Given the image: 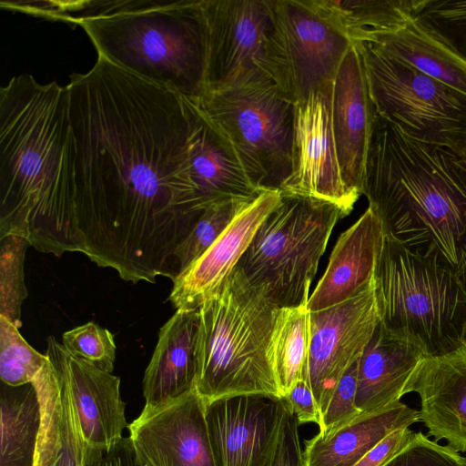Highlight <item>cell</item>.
<instances>
[{
  "label": "cell",
  "instance_id": "1",
  "mask_svg": "<svg viewBox=\"0 0 466 466\" xmlns=\"http://www.w3.org/2000/svg\"><path fill=\"white\" fill-rule=\"evenodd\" d=\"M66 86L84 255L126 281H173L174 253L205 210L190 176L193 102L101 56Z\"/></svg>",
  "mask_w": 466,
  "mask_h": 466
},
{
  "label": "cell",
  "instance_id": "2",
  "mask_svg": "<svg viewBox=\"0 0 466 466\" xmlns=\"http://www.w3.org/2000/svg\"><path fill=\"white\" fill-rule=\"evenodd\" d=\"M85 254L76 203V142L67 86L15 76L0 90V238Z\"/></svg>",
  "mask_w": 466,
  "mask_h": 466
},
{
  "label": "cell",
  "instance_id": "3",
  "mask_svg": "<svg viewBox=\"0 0 466 466\" xmlns=\"http://www.w3.org/2000/svg\"><path fill=\"white\" fill-rule=\"evenodd\" d=\"M453 155L404 135L375 111L362 195L386 236L441 258L466 289V172Z\"/></svg>",
  "mask_w": 466,
  "mask_h": 466
},
{
  "label": "cell",
  "instance_id": "4",
  "mask_svg": "<svg viewBox=\"0 0 466 466\" xmlns=\"http://www.w3.org/2000/svg\"><path fill=\"white\" fill-rule=\"evenodd\" d=\"M56 20L81 26L115 65L189 100L204 92L200 0L61 2Z\"/></svg>",
  "mask_w": 466,
  "mask_h": 466
},
{
  "label": "cell",
  "instance_id": "5",
  "mask_svg": "<svg viewBox=\"0 0 466 466\" xmlns=\"http://www.w3.org/2000/svg\"><path fill=\"white\" fill-rule=\"evenodd\" d=\"M278 309L237 267L198 309L195 388L206 403L242 394L283 398L268 360Z\"/></svg>",
  "mask_w": 466,
  "mask_h": 466
},
{
  "label": "cell",
  "instance_id": "6",
  "mask_svg": "<svg viewBox=\"0 0 466 466\" xmlns=\"http://www.w3.org/2000/svg\"><path fill=\"white\" fill-rule=\"evenodd\" d=\"M374 278L386 327L417 335L430 355L466 343V289L441 258L424 257L385 236Z\"/></svg>",
  "mask_w": 466,
  "mask_h": 466
},
{
  "label": "cell",
  "instance_id": "7",
  "mask_svg": "<svg viewBox=\"0 0 466 466\" xmlns=\"http://www.w3.org/2000/svg\"><path fill=\"white\" fill-rule=\"evenodd\" d=\"M344 217L330 202L281 193L237 268L277 308L307 304L329 237Z\"/></svg>",
  "mask_w": 466,
  "mask_h": 466
},
{
  "label": "cell",
  "instance_id": "8",
  "mask_svg": "<svg viewBox=\"0 0 466 466\" xmlns=\"http://www.w3.org/2000/svg\"><path fill=\"white\" fill-rule=\"evenodd\" d=\"M195 101L232 144L254 185L279 190L291 170L295 104L268 73L253 69Z\"/></svg>",
  "mask_w": 466,
  "mask_h": 466
},
{
  "label": "cell",
  "instance_id": "9",
  "mask_svg": "<svg viewBox=\"0 0 466 466\" xmlns=\"http://www.w3.org/2000/svg\"><path fill=\"white\" fill-rule=\"evenodd\" d=\"M376 113L418 141L466 151V96L368 42L354 43Z\"/></svg>",
  "mask_w": 466,
  "mask_h": 466
},
{
  "label": "cell",
  "instance_id": "10",
  "mask_svg": "<svg viewBox=\"0 0 466 466\" xmlns=\"http://www.w3.org/2000/svg\"><path fill=\"white\" fill-rule=\"evenodd\" d=\"M264 70L292 103L329 89L350 41L304 0H271Z\"/></svg>",
  "mask_w": 466,
  "mask_h": 466
},
{
  "label": "cell",
  "instance_id": "11",
  "mask_svg": "<svg viewBox=\"0 0 466 466\" xmlns=\"http://www.w3.org/2000/svg\"><path fill=\"white\" fill-rule=\"evenodd\" d=\"M380 322L375 278L354 297L310 311L306 382L320 417L338 382L360 360Z\"/></svg>",
  "mask_w": 466,
  "mask_h": 466
},
{
  "label": "cell",
  "instance_id": "12",
  "mask_svg": "<svg viewBox=\"0 0 466 466\" xmlns=\"http://www.w3.org/2000/svg\"><path fill=\"white\" fill-rule=\"evenodd\" d=\"M200 8L206 47L204 92L225 86L253 69L264 70L271 0H200Z\"/></svg>",
  "mask_w": 466,
  "mask_h": 466
},
{
  "label": "cell",
  "instance_id": "13",
  "mask_svg": "<svg viewBox=\"0 0 466 466\" xmlns=\"http://www.w3.org/2000/svg\"><path fill=\"white\" fill-rule=\"evenodd\" d=\"M289 405L284 398L242 394L206 403L217 466H271Z\"/></svg>",
  "mask_w": 466,
  "mask_h": 466
},
{
  "label": "cell",
  "instance_id": "14",
  "mask_svg": "<svg viewBox=\"0 0 466 466\" xmlns=\"http://www.w3.org/2000/svg\"><path fill=\"white\" fill-rule=\"evenodd\" d=\"M330 91L313 93L295 104L291 170L282 194L330 202L348 216L357 198L341 177L330 118Z\"/></svg>",
  "mask_w": 466,
  "mask_h": 466
},
{
  "label": "cell",
  "instance_id": "15",
  "mask_svg": "<svg viewBox=\"0 0 466 466\" xmlns=\"http://www.w3.org/2000/svg\"><path fill=\"white\" fill-rule=\"evenodd\" d=\"M127 429L145 466H217L206 402L196 388L157 406L145 405Z\"/></svg>",
  "mask_w": 466,
  "mask_h": 466
},
{
  "label": "cell",
  "instance_id": "16",
  "mask_svg": "<svg viewBox=\"0 0 466 466\" xmlns=\"http://www.w3.org/2000/svg\"><path fill=\"white\" fill-rule=\"evenodd\" d=\"M374 114L363 58L352 44L332 82L330 118L341 177L357 199L362 195Z\"/></svg>",
  "mask_w": 466,
  "mask_h": 466
},
{
  "label": "cell",
  "instance_id": "17",
  "mask_svg": "<svg viewBox=\"0 0 466 466\" xmlns=\"http://www.w3.org/2000/svg\"><path fill=\"white\" fill-rule=\"evenodd\" d=\"M280 200L279 189L264 190L202 256L176 277L168 298L176 309L197 310L217 292L237 267L258 228Z\"/></svg>",
  "mask_w": 466,
  "mask_h": 466
},
{
  "label": "cell",
  "instance_id": "18",
  "mask_svg": "<svg viewBox=\"0 0 466 466\" xmlns=\"http://www.w3.org/2000/svg\"><path fill=\"white\" fill-rule=\"evenodd\" d=\"M46 354L67 381L86 439L109 451L124 438L123 431L128 426L120 378L72 355L54 336L46 340Z\"/></svg>",
  "mask_w": 466,
  "mask_h": 466
},
{
  "label": "cell",
  "instance_id": "19",
  "mask_svg": "<svg viewBox=\"0 0 466 466\" xmlns=\"http://www.w3.org/2000/svg\"><path fill=\"white\" fill-rule=\"evenodd\" d=\"M410 392L419 396L428 434L466 453V343L423 360L407 385L405 394Z\"/></svg>",
  "mask_w": 466,
  "mask_h": 466
},
{
  "label": "cell",
  "instance_id": "20",
  "mask_svg": "<svg viewBox=\"0 0 466 466\" xmlns=\"http://www.w3.org/2000/svg\"><path fill=\"white\" fill-rule=\"evenodd\" d=\"M32 384L41 410L33 466H95L106 450L86 439L67 381L58 366L48 358Z\"/></svg>",
  "mask_w": 466,
  "mask_h": 466
},
{
  "label": "cell",
  "instance_id": "21",
  "mask_svg": "<svg viewBox=\"0 0 466 466\" xmlns=\"http://www.w3.org/2000/svg\"><path fill=\"white\" fill-rule=\"evenodd\" d=\"M429 356L420 337L380 322L358 362L357 409L366 413L400 400L410 377Z\"/></svg>",
  "mask_w": 466,
  "mask_h": 466
},
{
  "label": "cell",
  "instance_id": "22",
  "mask_svg": "<svg viewBox=\"0 0 466 466\" xmlns=\"http://www.w3.org/2000/svg\"><path fill=\"white\" fill-rule=\"evenodd\" d=\"M385 236L380 217L369 206L337 239L327 268L309 298V311L341 303L364 289L374 278Z\"/></svg>",
  "mask_w": 466,
  "mask_h": 466
},
{
  "label": "cell",
  "instance_id": "23",
  "mask_svg": "<svg viewBox=\"0 0 466 466\" xmlns=\"http://www.w3.org/2000/svg\"><path fill=\"white\" fill-rule=\"evenodd\" d=\"M192 102L190 176L202 208L229 198L255 199L264 190L251 181L228 137Z\"/></svg>",
  "mask_w": 466,
  "mask_h": 466
},
{
  "label": "cell",
  "instance_id": "24",
  "mask_svg": "<svg viewBox=\"0 0 466 466\" xmlns=\"http://www.w3.org/2000/svg\"><path fill=\"white\" fill-rule=\"evenodd\" d=\"M198 328V309H177L160 328L144 374L145 405L157 406L195 388Z\"/></svg>",
  "mask_w": 466,
  "mask_h": 466
},
{
  "label": "cell",
  "instance_id": "25",
  "mask_svg": "<svg viewBox=\"0 0 466 466\" xmlns=\"http://www.w3.org/2000/svg\"><path fill=\"white\" fill-rule=\"evenodd\" d=\"M419 421V410L400 400L360 413L327 435L305 440V465L354 466L388 434Z\"/></svg>",
  "mask_w": 466,
  "mask_h": 466
},
{
  "label": "cell",
  "instance_id": "26",
  "mask_svg": "<svg viewBox=\"0 0 466 466\" xmlns=\"http://www.w3.org/2000/svg\"><path fill=\"white\" fill-rule=\"evenodd\" d=\"M368 43L466 96V58L419 17Z\"/></svg>",
  "mask_w": 466,
  "mask_h": 466
},
{
  "label": "cell",
  "instance_id": "27",
  "mask_svg": "<svg viewBox=\"0 0 466 466\" xmlns=\"http://www.w3.org/2000/svg\"><path fill=\"white\" fill-rule=\"evenodd\" d=\"M351 44L370 42L414 16L418 0H304Z\"/></svg>",
  "mask_w": 466,
  "mask_h": 466
},
{
  "label": "cell",
  "instance_id": "28",
  "mask_svg": "<svg viewBox=\"0 0 466 466\" xmlns=\"http://www.w3.org/2000/svg\"><path fill=\"white\" fill-rule=\"evenodd\" d=\"M0 466H33L41 422L40 402L32 383H3Z\"/></svg>",
  "mask_w": 466,
  "mask_h": 466
},
{
  "label": "cell",
  "instance_id": "29",
  "mask_svg": "<svg viewBox=\"0 0 466 466\" xmlns=\"http://www.w3.org/2000/svg\"><path fill=\"white\" fill-rule=\"evenodd\" d=\"M309 331L307 304L278 309L268 360L283 398L299 381L307 380Z\"/></svg>",
  "mask_w": 466,
  "mask_h": 466
},
{
  "label": "cell",
  "instance_id": "30",
  "mask_svg": "<svg viewBox=\"0 0 466 466\" xmlns=\"http://www.w3.org/2000/svg\"><path fill=\"white\" fill-rule=\"evenodd\" d=\"M254 199L229 198L208 207L174 253L178 274L202 256Z\"/></svg>",
  "mask_w": 466,
  "mask_h": 466
},
{
  "label": "cell",
  "instance_id": "31",
  "mask_svg": "<svg viewBox=\"0 0 466 466\" xmlns=\"http://www.w3.org/2000/svg\"><path fill=\"white\" fill-rule=\"evenodd\" d=\"M29 246L25 238L18 236L0 238V317L18 329L22 327V305L28 295L24 263Z\"/></svg>",
  "mask_w": 466,
  "mask_h": 466
},
{
  "label": "cell",
  "instance_id": "32",
  "mask_svg": "<svg viewBox=\"0 0 466 466\" xmlns=\"http://www.w3.org/2000/svg\"><path fill=\"white\" fill-rule=\"evenodd\" d=\"M47 360L46 354L28 344L17 327L0 317V377L4 384L20 387L32 383Z\"/></svg>",
  "mask_w": 466,
  "mask_h": 466
},
{
  "label": "cell",
  "instance_id": "33",
  "mask_svg": "<svg viewBox=\"0 0 466 466\" xmlns=\"http://www.w3.org/2000/svg\"><path fill=\"white\" fill-rule=\"evenodd\" d=\"M414 15L466 58V0H418Z\"/></svg>",
  "mask_w": 466,
  "mask_h": 466
},
{
  "label": "cell",
  "instance_id": "34",
  "mask_svg": "<svg viewBox=\"0 0 466 466\" xmlns=\"http://www.w3.org/2000/svg\"><path fill=\"white\" fill-rule=\"evenodd\" d=\"M61 343L72 355L112 373L116 346L115 336L108 329L89 321L64 332Z\"/></svg>",
  "mask_w": 466,
  "mask_h": 466
},
{
  "label": "cell",
  "instance_id": "35",
  "mask_svg": "<svg viewBox=\"0 0 466 466\" xmlns=\"http://www.w3.org/2000/svg\"><path fill=\"white\" fill-rule=\"evenodd\" d=\"M466 458L449 445L439 444L421 432L383 466H464Z\"/></svg>",
  "mask_w": 466,
  "mask_h": 466
},
{
  "label": "cell",
  "instance_id": "36",
  "mask_svg": "<svg viewBox=\"0 0 466 466\" xmlns=\"http://www.w3.org/2000/svg\"><path fill=\"white\" fill-rule=\"evenodd\" d=\"M358 362L359 360L348 369L332 392L324 411L321 413L319 425V434L327 435L360 414L355 404L358 386Z\"/></svg>",
  "mask_w": 466,
  "mask_h": 466
},
{
  "label": "cell",
  "instance_id": "37",
  "mask_svg": "<svg viewBox=\"0 0 466 466\" xmlns=\"http://www.w3.org/2000/svg\"><path fill=\"white\" fill-rule=\"evenodd\" d=\"M271 466H306L299 433V422L289 407Z\"/></svg>",
  "mask_w": 466,
  "mask_h": 466
},
{
  "label": "cell",
  "instance_id": "38",
  "mask_svg": "<svg viewBox=\"0 0 466 466\" xmlns=\"http://www.w3.org/2000/svg\"><path fill=\"white\" fill-rule=\"evenodd\" d=\"M415 433L410 427L390 432L354 466H383L410 442Z\"/></svg>",
  "mask_w": 466,
  "mask_h": 466
},
{
  "label": "cell",
  "instance_id": "39",
  "mask_svg": "<svg viewBox=\"0 0 466 466\" xmlns=\"http://www.w3.org/2000/svg\"><path fill=\"white\" fill-rule=\"evenodd\" d=\"M299 425L320 423V411L306 381H299L284 397Z\"/></svg>",
  "mask_w": 466,
  "mask_h": 466
},
{
  "label": "cell",
  "instance_id": "40",
  "mask_svg": "<svg viewBox=\"0 0 466 466\" xmlns=\"http://www.w3.org/2000/svg\"><path fill=\"white\" fill-rule=\"evenodd\" d=\"M95 466H145L137 458L129 438H123L109 451H105Z\"/></svg>",
  "mask_w": 466,
  "mask_h": 466
},
{
  "label": "cell",
  "instance_id": "41",
  "mask_svg": "<svg viewBox=\"0 0 466 466\" xmlns=\"http://www.w3.org/2000/svg\"><path fill=\"white\" fill-rule=\"evenodd\" d=\"M457 165L459 166V167H461L463 171L466 172V154L457 160Z\"/></svg>",
  "mask_w": 466,
  "mask_h": 466
},
{
  "label": "cell",
  "instance_id": "42",
  "mask_svg": "<svg viewBox=\"0 0 466 466\" xmlns=\"http://www.w3.org/2000/svg\"><path fill=\"white\" fill-rule=\"evenodd\" d=\"M464 466H466V463H465V465H464Z\"/></svg>",
  "mask_w": 466,
  "mask_h": 466
}]
</instances>
